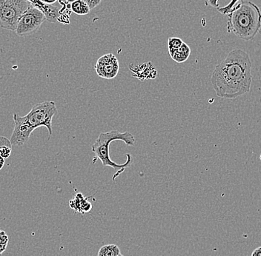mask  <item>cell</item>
<instances>
[{
    "mask_svg": "<svg viewBox=\"0 0 261 256\" xmlns=\"http://www.w3.org/2000/svg\"><path fill=\"white\" fill-rule=\"evenodd\" d=\"M250 57L241 49H234L215 67L211 83L216 95L234 99L249 93L252 82Z\"/></svg>",
    "mask_w": 261,
    "mask_h": 256,
    "instance_id": "1",
    "label": "cell"
},
{
    "mask_svg": "<svg viewBox=\"0 0 261 256\" xmlns=\"http://www.w3.org/2000/svg\"><path fill=\"white\" fill-rule=\"evenodd\" d=\"M57 113V108L55 102H45L33 106L31 111L20 117L14 114V129L11 135V145L22 146L29 141L34 130L45 127L48 129L49 136L53 134L52 120Z\"/></svg>",
    "mask_w": 261,
    "mask_h": 256,
    "instance_id": "2",
    "label": "cell"
},
{
    "mask_svg": "<svg viewBox=\"0 0 261 256\" xmlns=\"http://www.w3.org/2000/svg\"><path fill=\"white\" fill-rule=\"evenodd\" d=\"M260 29L261 11L252 2L241 1L228 14V32L242 40H253Z\"/></svg>",
    "mask_w": 261,
    "mask_h": 256,
    "instance_id": "3",
    "label": "cell"
},
{
    "mask_svg": "<svg viewBox=\"0 0 261 256\" xmlns=\"http://www.w3.org/2000/svg\"><path fill=\"white\" fill-rule=\"evenodd\" d=\"M120 140L128 146H135V137L129 132L120 133L117 130H112L107 133H102L99 134L95 143L91 147L92 152L95 154L96 157L101 161L104 167H111L115 169L117 172L114 174L112 181L115 180L120 174H122L127 168H129L133 164V158L130 154H127V161L122 164H118L110 159L109 156V147L112 141Z\"/></svg>",
    "mask_w": 261,
    "mask_h": 256,
    "instance_id": "4",
    "label": "cell"
},
{
    "mask_svg": "<svg viewBox=\"0 0 261 256\" xmlns=\"http://www.w3.org/2000/svg\"><path fill=\"white\" fill-rule=\"evenodd\" d=\"M31 6L29 0H0V27L15 32L19 18Z\"/></svg>",
    "mask_w": 261,
    "mask_h": 256,
    "instance_id": "5",
    "label": "cell"
},
{
    "mask_svg": "<svg viewBox=\"0 0 261 256\" xmlns=\"http://www.w3.org/2000/svg\"><path fill=\"white\" fill-rule=\"evenodd\" d=\"M46 20L45 14L39 8L31 6L18 21L16 33L19 37L32 35L40 29Z\"/></svg>",
    "mask_w": 261,
    "mask_h": 256,
    "instance_id": "6",
    "label": "cell"
},
{
    "mask_svg": "<svg viewBox=\"0 0 261 256\" xmlns=\"http://www.w3.org/2000/svg\"><path fill=\"white\" fill-rule=\"evenodd\" d=\"M94 68L99 77L105 79H112L118 74L120 64L115 55L113 53H107L99 57Z\"/></svg>",
    "mask_w": 261,
    "mask_h": 256,
    "instance_id": "7",
    "label": "cell"
},
{
    "mask_svg": "<svg viewBox=\"0 0 261 256\" xmlns=\"http://www.w3.org/2000/svg\"><path fill=\"white\" fill-rule=\"evenodd\" d=\"M191 54V49L189 48V45L186 43H182L180 48L176 51L174 56L171 57L174 61L177 63H184V62L187 61Z\"/></svg>",
    "mask_w": 261,
    "mask_h": 256,
    "instance_id": "8",
    "label": "cell"
},
{
    "mask_svg": "<svg viewBox=\"0 0 261 256\" xmlns=\"http://www.w3.org/2000/svg\"><path fill=\"white\" fill-rule=\"evenodd\" d=\"M71 10L76 15L85 16L90 12V8L83 0H76L71 4Z\"/></svg>",
    "mask_w": 261,
    "mask_h": 256,
    "instance_id": "9",
    "label": "cell"
},
{
    "mask_svg": "<svg viewBox=\"0 0 261 256\" xmlns=\"http://www.w3.org/2000/svg\"><path fill=\"white\" fill-rule=\"evenodd\" d=\"M120 254V249L115 244L105 245L99 249L97 256H118Z\"/></svg>",
    "mask_w": 261,
    "mask_h": 256,
    "instance_id": "10",
    "label": "cell"
},
{
    "mask_svg": "<svg viewBox=\"0 0 261 256\" xmlns=\"http://www.w3.org/2000/svg\"><path fill=\"white\" fill-rule=\"evenodd\" d=\"M184 43L182 40L177 37H169L167 40L168 51L171 57L174 56V53L180 48L182 44Z\"/></svg>",
    "mask_w": 261,
    "mask_h": 256,
    "instance_id": "11",
    "label": "cell"
},
{
    "mask_svg": "<svg viewBox=\"0 0 261 256\" xmlns=\"http://www.w3.org/2000/svg\"><path fill=\"white\" fill-rule=\"evenodd\" d=\"M8 241L9 239L7 233L0 230V255L7 249Z\"/></svg>",
    "mask_w": 261,
    "mask_h": 256,
    "instance_id": "12",
    "label": "cell"
},
{
    "mask_svg": "<svg viewBox=\"0 0 261 256\" xmlns=\"http://www.w3.org/2000/svg\"><path fill=\"white\" fill-rule=\"evenodd\" d=\"M240 1H242V0H231V2L228 3L227 6L223 8H218V12H220V14H223V15H228V14L231 12V10L234 8V6L238 4V2Z\"/></svg>",
    "mask_w": 261,
    "mask_h": 256,
    "instance_id": "13",
    "label": "cell"
},
{
    "mask_svg": "<svg viewBox=\"0 0 261 256\" xmlns=\"http://www.w3.org/2000/svg\"><path fill=\"white\" fill-rule=\"evenodd\" d=\"M11 141L6 137H0V151L3 148H11Z\"/></svg>",
    "mask_w": 261,
    "mask_h": 256,
    "instance_id": "14",
    "label": "cell"
},
{
    "mask_svg": "<svg viewBox=\"0 0 261 256\" xmlns=\"http://www.w3.org/2000/svg\"><path fill=\"white\" fill-rule=\"evenodd\" d=\"M89 6L90 10L94 9L100 4L102 0H83Z\"/></svg>",
    "mask_w": 261,
    "mask_h": 256,
    "instance_id": "15",
    "label": "cell"
},
{
    "mask_svg": "<svg viewBox=\"0 0 261 256\" xmlns=\"http://www.w3.org/2000/svg\"><path fill=\"white\" fill-rule=\"evenodd\" d=\"M208 4L213 8H218L219 4H218V0H208Z\"/></svg>",
    "mask_w": 261,
    "mask_h": 256,
    "instance_id": "16",
    "label": "cell"
},
{
    "mask_svg": "<svg viewBox=\"0 0 261 256\" xmlns=\"http://www.w3.org/2000/svg\"><path fill=\"white\" fill-rule=\"evenodd\" d=\"M251 256H261V247L254 249Z\"/></svg>",
    "mask_w": 261,
    "mask_h": 256,
    "instance_id": "17",
    "label": "cell"
},
{
    "mask_svg": "<svg viewBox=\"0 0 261 256\" xmlns=\"http://www.w3.org/2000/svg\"><path fill=\"white\" fill-rule=\"evenodd\" d=\"M40 1L44 4L51 5L56 3L57 0H40Z\"/></svg>",
    "mask_w": 261,
    "mask_h": 256,
    "instance_id": "18",
    "label": "cell"
},
{
    "mask_svg": "<svg viewBox=\"0 0 261 256\" xmlns=\"http://www.w3.org/2000/svg\"><path fill=\"white\" fill-rule=\"evenodd\" d=\"M5 164V159L4 158L0 156V170L3 169V167H4Z\"/></svg>",
    "mask_w": 261,
    "mask_h": 256,
    "instance_id": "19",
    "label": "cell"
},
{
    "mask_svg": "<svg viewBox=\"0 0 261 256\" xmlns=\"http://www.w3.org/2000/svg\"><path fill=\"white\" fill-rule=\"evenodd\" d=\"M65 1L67 2V3H73V2H75V1H76V0H65Z\"/></svg>",
    "mask_w": 261,
    "mask_h": 256,
    "instance_id": "20",
    "label": "cell"
},
{
    "mask_svg": "<svg viewBox=\"0 0 261 256\" xmlns=\"http://www.w3.org/2000/svg\"><path fill=\"white\" fill-rule=\"evenodd\" d=\"M118 256H124V255H122L121 253L120 254V255H119Z\"/></svg>",
    "mask_w": 261,
    "mask_h": 256,
    "instance_id": "21",
    "label": "cell"
}]
</instances>
